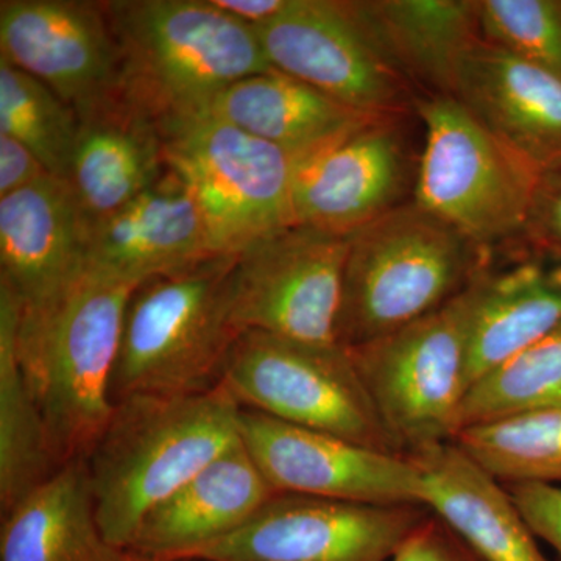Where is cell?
<instances>
[{
  "label": "cell",
  "instance_id": "obj_1",
  "mask_svg": "<svg viewBox=\"0 0 561 561\" xmlns=\"http://www.w3.org/2000/svg\"><path fill=\"white\" fill-rule=\"evenodd\" d=\"M136 287L84 265L46 300L18 302V359L60 467L87 459L114 411L111 381Z\"/></svg>",
  "mask_w": 561,
  "mask_h": 561
},
{
  "label": "cell",
  "instance_id": "obj_2",
  "mask_svg": "<svg viewBox=\"0 0 561 561\" xmlns=\"http://www.w3.org/2000/svg\"><path fill=\"white\" fill-rule=\"evenodd\" d=\"M242 408L224 383L117 401L87 459L95 515L125 552L158 504L239 442Z\"/></svg>",
  "mask_w": 561,
  "mask_h": 561
},
{
  "label": "cell",
  "instance_id": "obj_3",
  "mask_svg": "<svg viewBox=\"0 0 561 561\" xmlns=\"http://www.w3.org/2000/svg\"><path fill=\"white\" fill-rule=\"evenodd\" d=\"M103 5L119 44L122 94L157 125L201 114L231 84L273 69L254 28L210 0Z\"/></svg>",
  "mask_w": 561,
  "mask_h": 561
},
{
  "label": "cell",
  "instance_id": "obj_4",
  "mask_svg": "<svg viewBox=\"0 0 561 561\" xmlns=\"http://www.w3.org/2000/svg\"><path fill=\"white\" fill-rule=\"evenodd\" d=\"M481 249L415 201L350 238L339 343L364 345L437 311L486 267Z\"/></svg>",
  "mask_w": 561,
  "mask_h": 561
},
{
  "label": "cell",
  "instance_id": "obj_5",
  "mask_svg": "<svg viewBox=\"0 0 561 561\" xmlns=\"http://www.w3.org/2000/svg\"><path fill=\"white\" fill-rule=\"evenodd\" d=\"M236 257L213 256L133 290L111 381L114 404L220 386L242 335L232 317Z\"/></svg>",
  "mask_w": 561,
  "mask_h": 561
},
{
  "label": "cell",
  "instance_id": "obj_6",
  "mask_svg": "<svg viewBox=\"0 0 561 561\" xmlns=\"http://www.w3.org/2000/svg\"><path fill=\"white\" fill-rule=\"evenodd\" d=\"M169 171L201 209L213 249L239 256L294 227L297 162L208 113L158 124Z\"/></svg>",
  "mask_w": 561,
  "mask_h": 561
},
{
  "label": "cell",
  "instance_id": "obj_7",
  "mask_svg": "<svg viewBox=\"0 0 561 561\" xmlns=\"http://www.w3.org/2000/svg\"><path fill=\"white\" fill-rule=\"evenodd\" d=\"M416 111L426 136L413 201L481 249L523 239L541 173L456 99L427 95Z\"/></svg>",
  "mask_w": 561,
  "mask_h": 561
},
{
  "label": "cell",
  "instance_id": "obj_8",
  "mask_svg": "<svg viewBox=\"0 0 561 561\" xmlns=\"http://www.w3.org/2000/svg\"><path fill=\"white\" fill-rule=\"evenodd\" d=\"M476 280L430 316L348 348L402 456L456 437L468 391V335Z\"/></svg>",
  "mask_w": 561,
  "mask_h": 561
},
{
  "label": "cell",
  "instance_id": "obj_9",
  "mask_svg": "<svg viewBox=\"0 0 561 561\" xmlns=\"http://www.w3.org/2000/svg\"><path fill=\"white\" fill-rule=\"evenodd\" d=\"M221 383L247 411L402 456L341 343L243 332Z\"/></svg>",
  "mask_w": 561,
  "mask_h": 561
},
{
  "label": "cell",
  "instance_id": "obj_10",
  "mask_svg": "<svg viewBox=\"0 0 561 561\" xmlns=\"http://www.w3.org/2000/svg\"><path fill=\"white\" fill-rule=\"evenodd\" d=\"M273 69L375 117H405L420 99L413 83L367 31L353 2L291 0L254 28Z\"/></svg>",
  "mask_w": 561,
  "mask_h": 561
},
{
  "label": "cell",
  "instance_id": "obj_11",
  "mask_svg": "<svg viewBox=\"0 0 561 561\" xmlns=\"http://www.w3.org/2000/svg\"><path fill=\"white\" fill-rule=\"evenodd\" d=\"M430 508L276 493L238 530L191 561H390Z\"/></svg>",
  "mask_w": 561,
  "mask_h": 561
},
{
  "label": "cell",
  "instance_id": "obj_12",
  "mask_svg": "<svg viewBox=\"0 0 561 561\" xmlns=\"http://www.w3.org/2000/svg\"><path fill=\"white\" fill-rule=\"evenodd\" d=\"M350 238L294 225L236 257L232 317L242 332L339 343Z\"/></svg>",
  "mask_w": 561,
  "mask_h": 561
},
{
  "label": "cell",
  "instance_id": "obj_13",
  "mask_svg": "<svg viewBox=\"0 0 561 561\" xmlns=\"http://www.w3.org/2000/svg\"><path fill=\"white\" fill-rule=\"evenodd\" d=\"M0 58L46 84L80 121L124 99L119 44L103 2L2 0Z\"/></svg>",
  "mask_w": 561,
  "mask_h": 561
},
{
  "label": "cell",
  "instance_id": "obj_14",
  "mask_svg": "<svg viewBox=\"0 0 561 561\" xmlns=\"http://www.w3.org/2000/svg\"><path fill=\"white\" fill-rule=\"evenodd\" d=\"M239 437L276 493L424 505L415 461L242 409Z\"/></svg>",
  "mask_w": 561,
  "mask_h": 561
},
{
  "label": "cell",
  "instance_id": "obj_15",
  "mask_svg": "<svg viewBox=\"0 0 561 561\" xmlns=\"http://www.w3.org/2000/svg\"><path fill=\"white\" fill-rule=\"evenodd\" d=\"M404 117H379L295 168V225L351 238L404 205L411 157Z\"/></svg>",
  "mask_w": 561,
  "mask_h": 561
},
{
  "label": "cell",
  "instance_id": "obj_16",
  "mask_svg": "<svg viewBox=\"0 0 561 561\" xmlns=\"http://www.w3.org/2000/svg\"><path fill=\"white\" fill-rule=\"evenodd\" d=\"M453 98L538 172L560 168V77L481 39L461 62Z\"/></svg>",
  "mask_w": 561,
  "mask_h": 561
},
{
  "label": "cell",
  "instance_id": "obj_17",
  "mask_svg": "<svg viewBox=\"0 0 561 561\" xmlns=\"http://www.w3.org/2000/svg\"><path fill=\"white\" fill-rule=\"evenodd\" d=\"M220 256L183 181L172 171L113 216L88 228L87 265L139 286Z\"/></svg>",
  "mask_w": 561,
  "mask_h": 561
},
{
  "label": "cell",
  "instance_id": "obj_18",
  "mask_svg": "<svg viewBox=\"0 0 561 561\" xmlns=\"http://www.w3.org/2000/svg\"><path fill=\"white\" fill-rule=\"evenodd\" d=\"M275 494L239 438L146 516L125 556L183 560L238 530Z\"/></svg>",
  "mask_w": 561,
  "mask_h": 561
},
{
  "label": "cell",
  "instance_id": "obj_19",
  "mask_svg": "<svg viewBox=\"0 0 561 561\" xmlns=\"http://www.w3.org/2000/svg\"><path fill=\"white\" fill-rule=\"evenodd\" d=\"M87 239L66 181L49 175L0 198V284L20 306L46 300L87 265Z\"/></svg>",
  "mask_w": 561,
  "mask_h": 561
},
{
  "label": "cell",
  "instance_id": "obj_20",
  "mask_svg": "<svg viewBox=\"0 0 561 561\" xmlns=\"http://www.w3.org/2000/svg\"><path fill=\"white\" fill-rule=\"evenodd\" d=\"M408 457V456H405ZM424 481V507L481 561H552L504 483L454 442L409 456Z\"/></svg>",
  "mask_w": 561,
  "mask_h": 561
},
{
  "label": "cell",
  "instance_id": "obj_21",
  "mask_svg": "<svg viewBox=\"0 0 561 561\" xmlns=\"http://www.w3.org/2000/svg\"><path fill=\"white\" fill-rule=\"evenodd\" d=\"M168 171L158 125L121 99L80 121L66 183L90 228L149 191Z\"/></svg>",
  "mask_w": 561,
  "mask_h": 561
},
{
  "label": "cell",
  "instance_id": "obj_22",
  "mask_svg": "<svg viewBox=\"0 0 561 561\" xmlns=\"http://www.w3.org/2000/svg\"><path fill=\"white\" fill-rule=\"evenodd\" d=\"M203 113L278 147L295 162L379 119L276 69L231 84Z\"/></svg>",
  "mask_w": 561,
  "mask_h": 561
},
{
  "label": "cell",
  "instance_id": "obj_23",
  "mask_svg": "<svg viewBox=\"0 0 561 561\" xmlns=\"http://www.w3.org/2000/svg\"><path fill=\"white\" fill-rule=\"evenodd\" d=\"M353 9L413 87L453 98L461 62L482 39L476 0H371Z\"/></svg>",
  "mask_w": 561,
  "mask_h": 561
},
{
  "label": "cell",
  "instance_id": "obj_24",
  "mask_svg": "<svg viewBox=\"0 0 561 561\" xmlns=\"http://www.w3.org/2000/svg\"><path fill=\"white\" fill-rule=\"evenodd\" d=\"M561 323V264L531 256L479 276L468 335V390Z\"/></svg>",
  "mask_w": 561,
  "mask_h": 561
},
{
  "label": "cell",
  "instance_id": "obj_25",
  "mask_svg": "<svg viewBox=\"0 0 561 561\" xmlns=\"http://www.w3.org/2000/svg\"><path fill=\"white\" fill-rule=\"evenodd\" d=\"M0 561H127L103 535L83 460L2 513Z\"/></svg>",
  "mask_w": 561,
  "mask_h": 561
},
{
  "label": "cell",
  "instance_id": "obj_26",
  "mask_svg": "<svg viewBox=\"0 0 561 561\" xmlns=\"http://www.w3.org/2000/svg\"><path fill=\"white\" fill-rule=\"evenodd\" d=\"M18 317L16 298L0 284V513L9 512L62 468L18 359Z\"/></svg>",
  "mask_w": 561,
  "mask_h": 561
},
{
  "label": "cell",
  "instance_id": "obj_27",
  "mask_svg": "<svg viewBox=\"0 0 561 561\" xmlns=\"http://www.w3.org/2000/svg\"><path fill=\"white\" fill-rule=\"evenodd\" d=\"M453 442L504 485H561V405L465 427Z\"/></svg>",
  "mask_w": 561,
  "mask_h": 561
},
{
  "label": "cell",
  "instance_id": "obj_28",
  "mask_svg": "<svg viewBox=\"0 0 561 561\" xmlns=\"http://www.w3.org/2000/svg\"><path fill=\"white\" fill-rule=\"evenodd\" d=\"M557 405H561V323L472 383L461 402L457 432Z\"/></svg>",
  "mask_w": 561,
  "mask_h": 561
},
{
  "label": "cell",
  "instance_id": "obj_29",
  "mask_svg": "<svg viewBox=\"0 0 561 561\" xmlns=\"http://www.w3.org/2000/svg\"><path fill=\"white\" fill-rule=\"evenodd\" d=\"M80 119L46 84L0 58V133L43 162L55 179H68Z\"/></svg>",
  "mask_w": 561,
  "mask_h": 561
},
{
  "label": "cell",
  "instance_id": "obj_30",
  "mask_svg": "<svg viewBox=\"0 0 561 561\" xmlns=\"http://www.w3.org/2000/svg\"><path fill=\"white\" fill-rule=\"evenodd\" d=\"M482 39L561 79V0H476Z\"/></svg>",
  "mask_w": 561,
  "mask_h": 561
},
{
  "label": "cell",
  "instance_id": "obj_31",
  "mask_svg": "<svg viewBox=\"0 0 561 561\" xmlns=\"http://www.w3.org/2000/svg\"><path fill=\"white\" fill-rule=\"evenodd\" d=\"M522 241L531 256L561 264V165L541 173Z\"/></svg>",
  "mask_w": 561,
  "mask_h": 561
},
{
  "label": "cell",
  "instance_id": "obj_32",
  "mask_svg": "<svg viewBox=\"0 0 561 561\" xmlns=\"http://www.w3.org/2000/svg\"><path fill=\"white\" fill-rule=\"evenodd\" d=\"M505 486L535 537L548 542L561 560V485L513 483Z\"/></svg>",
  "mask_w": 561,
  "mask_h": 561
},
{
  "label": "cell",
  "instance_id": "obj_33",
  "mask_svg": "<svg viewBox=\"0 0 561 561\" xmlns=\"http://www.w3.org/2000/svg\"><path fill=\"white\" fill-rule=\"evenodd\" d=\"M390 561H481L437 516L416 527Z\"/></svg>",
  "mask_w": 561,
  "mask_h": 561
},
{
  "label": "cell",
  "instance_id": "obj_34",
  "mask_svg": "<svg viewBox=\"0 0 561 561\" xmlns=\"http://www.w3.org/2000/svg\"><path fill=\"white\" fill-rule=\"evenodd\" d=\"M49 175L31 149L0 133V198L25 190Z\"/></svg>",
  "mask_w": 561,
  "mask_h": 561
},
{
  "label": "cell",
  "instance_id": "obj_35",
  "mask_svg": "<svg viewBox=\"0 0 561 561\" xmlns=\"http://www.w3.org/2000/svg\"><path fill=\"white\" fill-rule=\"evenodd\" d=\"M210 2L232 20L242 22L251 28H257L279 18L289 9L291 0H210Z\"/></svg>",
  "mask_w": 561,
  "mask_h": 561
},
{
  "label": "cell",
  "instance_id": "obj_36",
  "mask_svg": "<svg viewBox=\"0 0 561 561\" xmlns=\"http://www.w3.org/2000/svg\"><path fill=\"white\" fill-rule=\"evenodd\" d=\"M127 561H191V560H133V559H127Z\"/></svg>",
  "mask_w": 561,
  "mask_h": 561
}]
</instances>
